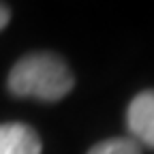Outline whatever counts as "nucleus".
<instances>
[{
  "label": "nucleus",
  "mask_w": 154,
  "mask_h": 154,
  "mask_svg": "<svg viewBox=\"0 0 154 154\" xmlns=\"http://www.w3.org/2000/svg\"><path fill=\"white\" fill-rule=\"evenodd\" d=\"M75 86V77L60 56L49 51L28 54L9 73V90L17 96L58 101Z\"/></svg>",
  "instance_id": "nucleus-1"
},
{
  "label": "nucleus",
  "mask_w": 154,
  "mask_h": 154,
  "mask_svg": "<svg viewBox=\"0 0 154 154\" xmlns=\"http://www.w3.org/2000/svg\"><path fill=\"white\" fill-rule=\"evenodd\" d=\"M88 154H141V148L131 137H113L96 143L94 148H90Z\"/></svg>",
  "instance_id": "nucleus-4"
},
{
  "label": "nucleus",
  "mask_w": 154,
  "mask_h": 154,
  "mask_svg": "<svg viewBox=\"0 0 154 154\" xmlns=\"http://www.w3.org/2000/svg\"><path fill=\"white\" fill-rule=\"evenodd\" d=\"M128 131L137 143L154 148V90L139 92L126 111Z\"/></svg>",
  "instance_id": "nucleus-2"
},
{
  "label": "nucleus",
  "mask_w": 154,
  "mask_h": 154,
  "mask_svg": "<svg viewBox=\"0 0 154 154\" xmlns=\"http://www.w3.org/2000/svg\"><path fill=\"white\" fill-rule=\"evenodd\" d=\"M9 17H11L9 7H7V5H0V30H2V28L9 24Z\"/></svg>",
  "instance_id": "nucleus-5"
},
{
  "label": "nucleus",
  "mask_w": 154,
  "mask_h": 154,
  "mask_svg": "<svg viewBox=\"0 0 154 154\" xmlns=\"http://www.w3.org/2000/svg\"><path fill=\"white\" fill-rule=\"evenodd\" d=\"M0 154H41V139L28 124H0Z\"/></svg>",
  "instance_id": "nucleus-3"
}]
</instances>
